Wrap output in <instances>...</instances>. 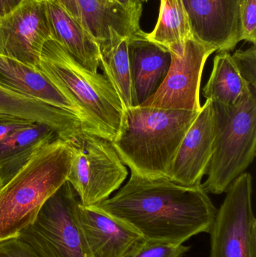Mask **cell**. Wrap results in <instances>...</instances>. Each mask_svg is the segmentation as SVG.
Instances as JSON below:
<instances>
[{"mask_svg":"<svg viewBox=\"0 0 256 257\" xmlns=\"http://www.w3.org/2000/svg\"><path fill=\"white\" fill-rule=\"evenodd\" d=\"M201 184L186 187L168 178L131 174L113 197L97 205L144 239L184 244L195 235L209 233L217 212Z\"/></svg>","mask_w":256,"mask_h":257,"instance_id":"cell-1","label":"cell"},{"mask_svg":"<svg viewBox=\"0 0 256 257\" xmlns=\"http://www.w3.org/2000/svg\"><path fill=\"white\" fill-rule=\"evenodd\" d=\"M38 69L75 107L83 131L111 142L120 137L126 110L103 75L81 66L54 40L45 44Z\"/></svg>","mask_w":256,"mask_h":257,"instance_id":"cell-2","label":"cell"},{"mask_svg":"<svg viewBox=\"0 0 256 257\" xmlns=\"http://www.w3.org/2000/svg\"><path fill=\"white\" fill-rule=\"evenodd\" d=\"M72 156L70 142L58 138L0 185V243L18 238L34 223L47 201L67 182Z\"/></svg>","mask_w":256,"mask_h":257,"instance_id":"cell-3","label":"cell"},{"mask_svg":"<svg viewBox=\"0 0 256 257\" xmlns=\"http://www.w3.org/2000/svg\"><path fill=\"white\" fill-rule=\"evenodd\" d=\"M199 111L131 107L126 111V127L111 144L131 174L168 178L179 147Z\"/></svg>","mask_w":256,"mask_h":257,"instance_id":"cell-4","label":"cell"},{"mask_svg":"<svg viewBox=\"0 0 256 257\" xmlns=\"http://www.w3.org/2000/svg\"><path fill=\"white\" fill-rule=\"evenodd\" d=\"M216 123L214 151L202 185L207 193L226 192L255 157L256 88L233 105L213 103Z\"/></svg>","mask_w":256,"mask_h":257,"instance_id":"cell-5","label":"cell"},{"mask_svg":"<svg viewBox=\"0 0 256 257\" xmlns=\"http://www.w3.org/2000/svg\"><path fill=\"white\" fill-rule=\"evenodd\" d=\"M73 156L68 182L80 203L95 205L110 198L128 176V170L106 139L82 131L69 141Z\"/></svg>","mask_w":256,"mask_h":257,"instance_id":"cell-6","label":"cell"},{"mask_svg":"<svg viewBox=\"0 0 256 257\" xmlns=\"http://www.w3.org/2000/svg\"><path fill=\"white\" fill-rule=\"evenodd\" d=\"M79 199L65 183L19 238L39 257H90L78 218Z\"/></svg>","mask_w":256,"mask_h":257,"instance_id":"cell-7","label":"cell"},{"mask_svg":"<svg viewBox=\"0 0 256 257\" xmlns=\"http://www.w3.org/2000/svg\"><path fill=\"white\" fill-rule=\"evenodd\" d=\"M209 234L210 257H256L250 174H241L228 187Z\"/></svg>","mask_w":256,"mask_h":257,"instance_id":"cell-8","label":"cell"},{"mask_svg":"<svg viewBox=\"0 0 256 257\" xmlns=\"http://www.w3.org/2000/svg\"><path fill=\"white\" fill-rule=\"evenodd\" d=\"M215 50L189 39L181 52H172L169 70L156 92L141 106L199 111L200 88L204 65Z\"/></svg>","mask_w":256,"mask_h":257,"instance_id":"cell-9","label":"cell"},{"mask_svg":"<svg viewBox=\"0 0 256 257\" xmlns=\"http://www.w3.org/2000/svg\"><path fill=\"white\" fill-rule=\"evenodd\" d=\"M54 40L47 0H27L0 18V54L38 68L45 44Z\"/></svg>","mask_w":256,"mask_h":257,"instance_id":"cell-10","label":"cell"},{"mask_svg":"<svg viewBox=\"0 0 256 257\" xmlns=\"http://www.w3.org/2000/svg\"><path fill=\"white\" fill-rule=\"evenodd\" d=\"M216 135L213 102L206 99L179 147L168 179L186 187L201 185L214 151Z\"/></svg>","mask_w":256,"mask_h":257,"instance_id":"cell-11","label":"cell"},{"mask_svg":"<svg viewBox=\"0 0 256 257\" xmlns=\"http://www.w3.org/2000/svg\"><path fill=\"white\" fill-rule=\"evenodd\" d=\"M192 35L218 52L232 51L241 42L240 6L243 0H183Z\"/></svg>","mask_w":256,"mask_h":257,"instance_id":"cell-12","label":"cell"},{"mask_svg":"<svg viewBox=\"0 0 256 257\" xmlns=\"http://www.w3.org/2000/svg\"><path fill=\"white\" fill-rule=\"evenodd\" d=\"M78 218L90 257H128L144 238L99 205L78 206Z\"/></svg>","mask_w":256,"mask_h":257,"instance_id":"cell-13","label":"cell"},{"mask_svg":"<svg viewBox=\"0 0 256 257\" xmlns=\"http://www.w3.org/2000/svg\"><path fill=\"white\" fill-rule=\"evenodd\" d=\"M128 53L134 106H137L149 99L165 79L171 65V54L149 41L143 30L129 38Z\"/></svg>","mask_w":256,"mask_h":257,"instance_id":"cell-14","label":"cell"},{"mask_svg":"<svg viewBox=\"0 0 256 257\" xmlns=\"http://www.w3.org/2000/svg\"><path fill=\"white\" fill-rule=\"evenodd\" d=\"M0 113L51 126L62 139L70 141L83 131L78 116L29 97L0 84Z\"/></svg>","mask_w":256,"mask_h":257,"instance_id":"cell-15","label":"cell"},{"mask_svg":"<svg viewBox=\"0 0 256 257\" xmlns=\"http://www.w3.org/2000/svg\"><path fill=\"white\" fill-rule=\"evenodd\" d=\"M80 21L86 30L101 44L108 42L110 32L131 38L142 31L141 17L114 0H76Z\"/></svg>","mask_w":256,"mask_h":257,"instance_id":"cell-16","label":"cell"},{"mask_svg":"<svg viewBox=\"0 0 256 257\" xmlns=\"http://www.w3.org/2000/svg\"><path fill=\"white\" fill-rule=\"evenodd\" d=\"M47 2L54 40L81 66L90 72H98L100 66L99 43L79 20L58 5Z\"/></svg>","mask_w":256,"mask_h":257,"instance_id":"cell-17","label":"cell"},{"mask_svg":"<svg viewBox=\"0 0 256 257\" xmlns=\"http://www.w3.org/2000/svg\"><path fill=\"white\" fill-rule=\"evenodd\" d=\"M0 84L29 97L71 111L78 117V111L72 102L38 68L1 54Z\"/></svg>","mask_w":256,"mask_h":257,"instance_id":"cell-18","label":"cell"},{"mask_svg":"<svg viewBox=\"0 0 256 257\" xmlns=\"http://www.w3.org/2000/svg\"><path fill=\"white\" fill-rule=\"evenodd\" d=\"M58 138L51 126L34 123L17 130L0 142V185L19 170L38 149Z\"/></svg>","mask_w":256,"mask_h":257,"instance_id":"cell-19","label":"cell"},{"mask_svg":"<svg viewBox=\"0 0 256 257\" xmlns=\"http://www.w3.org/2000/svg\"><path fill=\"white\" fill-rule=\"evenodd\" d=\"M128 42L129 38L111 30L109 40L99 45V67L102 68L104 76L118 94L126 111L134 106Z\"/></svg>","mask_w":256,"mask_h":257,"instance_id":"cell-20","label":"cell"},{"mask_svg":"<svg viewBox=\"0 0 256 257\" xmlns=\"http://www.w3.org/2000/svg\"><path fill=\"white\" fill-rule=\"evenodd\" d=\"M146 37L170 53L181 52L186 42L193 38L183 0H160L156 27L146 33Z\"/></svg>","mask_w":256,"mask_h":257,"instance_id":"cell-21","label":"cell"},{"mask_svg":"<svg viewBox=\"0 0 256 257\" xmlns=\"http://www.w3.org/2000/svg\"><path fill=\"white\" fill-rule=\"evenodd\" d=\"M251 88L240 75L231 54L219 52L213 59V69L207 84L203 88V96L213 103L233 105Z\"/></svg>","mask_w":256,"mask_h":257,"instance_id":"cell-22","label":"cell"},{"mask_svg":"<svg viewBox=\"0 0 256 257\" xmlns=\"http://www.w3.org/2000/svg\"><path fill=\"white\" fill-rule=\"evenodd\" d=\"M189 250L183 244L143 239L128 257H183Z\"/></svg>","mask_w":256,"mask_h":257,"instance_id":"cell-23","label":"cell"},{"mask_svg":"<svg viewBox=\"0 0 256 257\" xmlns=\"http://www.w3.org/2000/svg\"><path fill=\"white\" fill-rule=\"evenodd\" d=\"M231 57L246 84L250 87H256L255 45H252L246 50H237Z\"/></svg>","mask_w":256,"mask_h":257,"instance_id":"cell-24","label":"cell"},{"mask_svg":"<svg viewBox=\"0 0 256 257\" xmlns=\"http://www.w3.org/2000/svg\"><path fill=\"white\" fill-rule=\"evenodd\" d=\"M241 40L256 44V0H243L240 6Z\"/></svg>","mask_w":256,"mask_h":257,"instance_id":"cell-25","label":"cell"},{"mask_svg":"<svg viewBox=\"0 0 256 257\" xmlns=\"http://www.w3.org/2000/svg\"><path fill=\"white\" fill-rule=\"evenodd\" d=\"M0 257H39L19 237L0 243Z\"/></svg>","mask_w":256,"mask_h":257,"instance_id":"cell-26","label":"cell"},{"mask_svg":"<svg viewBox=\"0 0 256 257\" xmlns=\"http://www.w3.org/2000/svg\"><path fill=\"white\" fill-rule=\"evenodd\" d=\"M36 122L22 117L0 113V142L17 130L33 124Z\"/></svg>","mask_w":256,"mask_h":257,"instance_id":"cell-27","label":"cell"},{"mask_svg":"<svg viewBox=\"0 0 256 257\" xmlns=\"http://www.w3.org/2000/svg\"><path fill=\"white\" fill-rule=\"evenodd\" d=\"M114 1L127 10L141 16L143 5L144 3H147L148 0H114Z\"/></svg>","mask_w":256,"mask_h":257,"instance_id":"cell-28","label":"cell"},{"mask_svg":"<svg viewBox=\"0 0 256 257\" xmlns=\"http://www.w3.org/2000/svg\"><path fill=\"white\" fill-rule=\"evenodd\" d=\"M48 1L58 5L65 9L69 15L80 21L79 12H78L76 0H48Z\"/></svg>","mask_w":256,"mask_h":257,"instance_id":"cell-29","label":"cell"},{"mask_svg":"<svg viewBox=\"0 0 256 257\" xmlns=\"http://www.w3.org/2000/svg\"><path fill=\"white\" fill-rule=\"evenodd\" d=\"M27 0H0V18L16 9Z\"/></svg>","mask_w":256,"mask_h":257,"instance_id":"cell-30","label":"cell"},{"mask_svg":"<svg viewBox=\"0 0 256 257\" xmlns=\"http://www.w3.org/2000/svg\"></svg>","mask_w":256,"mask_h":257,"instance_id":"cell-31","label":"cell"}]
</instances>
